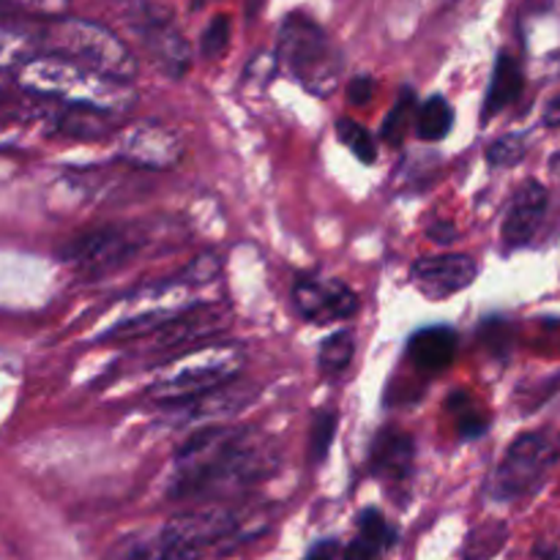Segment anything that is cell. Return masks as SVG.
I'll return each mask as SVG.
<instances>
[{
  "mask_svg": "<svg viewBox=\"0 0 560 560\" xmlns=\"http://www.w3.org/2000/svg\"><path fill=\"white\" fill-rule=\"evenodd\" d=\"M277 468L271 441L252 430L197 432L178 452L170 481L173 498H206L244 490Z\"/></svg>",
  "mask_w": 560,
  "mask_h": 560,
  "instance_id": "obj_1",
  "label": "cell"
},
{
  "mask_svg": "<svg viewBox=\"0 0 560 560\" xmlns=\"http://www.w3.org/2000/svg\"><path fill=\"white\" fill-rule=\"evenodd\" d=\"M238 528L228 509H200L170 520L153 534H137L120 541L109 560H197Z\"/></svg>",
  "mask_w": 560,
  "mask_h": 560,
  "instance_id": "obj_2",
  "label": "cell"
},
{
  "mask_svg": "<svg viewBox=\"0 0 560 560\" xmlns=\"http://www.w3.org/2000/svg\"><path fill=\"white\" fill-rule=\"evenodd\" d=\"M20 82L25 91L36 93V96L60 98L69 107L93 109V113L115 107L113 102H120L124 96V82L107 80V77L69 58H60V55L27 60L20 71Z\"/></svg>",
  "mask_w": 560,
  "mask_h": 560,
  "instance_id": "obj_3",
  "label": "cell"
},
{
  "mask_svg": "<svg viewBox=\"0 0 560 560\" xmlns=\"http://www.w3.org/2000/svg\"><path fill=\"white\" fill-rule=\"evenodd\" d=\"M279 60L315 96H331L342 80V58L326 31L306 14H290L277 36Z\"/></svg>",
  "mask_w": 560,
  "mask_h": 560,
  "instance_id": "obj_4",
  "label": "cell"
},
{
  "mask_svg": "<svg viewBox=\"0 0 560 560\" xmlns=\"http://www.w3.org/2000/svg\"><path fill=\"white\" fill-rule=\"evenodd\" d=\"M241 364H244V353L233 345H206L200 350H186L153 383L151 399L170 405V408L184 405L189 399L200 397V394L211 392V388L235 381Z\"/></svg>",
  "mask_w": 560,
  "mask_h": 560,
  "instance_id": "obj_5",
  "label": "cell"
},
{
  "mask_svg": "<svg viewBox=\"0 0 560 560\" xmlns=\"http://www.w3.org/2000/svg\"><path fill=\"white\" fill-rule=\"evenodd\" d=\"M49 38H52L55 55L74 60L107 80L126 85L137 74V63L131 60L124 42L96 22L60 20L52 25Z\"/></svg>",
  "mask_w": 560,
  "mask_h": 560,
  "instance_id": "obj_6",
  "label": "cell"
},
{
  "mask_svg": "<svg viewBox=\"0 0 560 560\" xmlns=\"http://www.w3.org/2000/svg\"><path fill=\"white\" fill-rule=\"evenodd\" d=\"M118 14L135 36L153 52L167 74H184L189 69V44L175 27L173 14L156 0H118Z\"/></svg>",
  "mask_w": 560,
  "mask_h": 560,
  "instance_id": "obj_7",
  "label": "cell"
},
{
  "mask_svg": "<svg viewBox=\"0 0 560 560\" xmlns=\"http://www.w3.org/2000/svg\"><path fill=\"white\" fill-rule=\"evenodd\" d=\"M556 463V446L541 432H528L509 446L506 457L492 476V495L498 501H517L539 490L547 470Z\"/></svg>",
  "mask_w": 560,
  "mask_h": 560,
  "instance_id": "obj_8",
  "label": "cell"
},
{
  "mask_svg": "<svg viewBox=\"0 0 560 560\" xmlns=\"http://www.w3.org/2000/svg\"><path fill=\"white\" fill-rule=\"evenodd\" d=\"M137 249H140V241L124 228H104L71 241L63 249V260L74 262L88 277H98V273H109L124 266Z\"/></svg>",
  "mask_w": 560,
  "mask_h": 560,
  "instance_id": "obj_9",
  "label": "cell"
},
{
  "mask_svg": "<svg viewBox=\"0 0 560 560\" xmlns=\"http://www.w3.org/2000/svg\"><path fill=\"white\" fill-rule=\"evenodd\" d=\"M479 277V262L470 255H432L419 257L410 266V279L416 290L432 301L452 299L463 293Z\"/></svg>",
  "mask_w": 560,
  "mask_h": 560,
  "instance_id": "obj_10",
  "label": "cell"
},
{
  "mask_svg": "<svg viewBox=\"0 0 560 560\" xmlns=\"http://www.w3.org/2000/svg\"><path fill=\"white\" fill-rule=\"evenodd\" d=\"M295 306L301 317L310 323L326 326V323L350 320L359 312V299L353 290L337 279H299L295 284Z\"/></svg>",
  "mask_w": 560,
  "mask_h": 560,
  "instance_id": "obj_11",
  "label": "cell"
},
{
  "mask_svg": "<svg viewBox=\"0 0 560 560\" xmlns=\"http://www.w3.org/2000/svg\"><path fill=\"white\" fill-rule=\"evenodd\" d=\"M230 315L228 310H219V306H195V310H186L184 315H170L167 320L159 326L156 348L170 350L178 348V345H197L206 342V339L217 337L219 331H224Z\"/></svg>",
  "mask_w": 560,
  "mask_h": 560,
  "instance_id": "obj_12",
  "label": "cell"
},
{
  "mask_svg": "<svg viewBox=\"0 0 560 560\" xmlns=\"http://www.w3.org/2000/svg\"><path fill=\"white\" fill-rule=\"evenodd\" d=\"M547 213V189L539 180H528V184L520 186V191L514 195L512 206H509L506 219H503V244L517 249L534 241L536 230H539L541 219Z\"/></svg>",
  "mask_w": 560,
  "mask_h": 560,
  "instance_id": "obj_13",
  "label": "cell"
},
{
  "mask_svg": "<svg viewBox=\"0 0 560 560\" xmlns=\"http://www.w3.org/2000/svg\"><path fill=\"white\" fill-rule=\"evenodd\" d=\"M416 457V443L408 432L397 430V427H386L377 432L372 441L370 454V468L372 474L381 476L386 481H405L413 470Z\"/></svg>",
  "mask_w": 560,
  "mask_h": 560,
  "instance_id": "obj_14",
  "label": "cell"
},
{
  "mask_svg": "<svg viewBox=\"0 0 560 560\" xmlns=\"http://www.w3.org/2000/svg\"><path fill=\"white\" fill-rule=\"evenodd\" d=\"M257 388L246 381H230L224 386L211 388V392L200 394V397L189 399L184 405H175L180 408V416L186 421H211L222 419V416H233L238 410H244L246 405H252Z\"/></svg>",
  "mask_w": 560,
  "mask_h": 560,
  "instance_id": "obj_15",
  "label": "cell"
},
{
  "mask_svg": "<svg viewBox=\"0 0 560 560\" xmlns=\"http://www.w3.org/2000/svg\"><path fill=\"white\" fill-rule=\"evenodd\" d=\"M408 355L413 366L424 375H441L457 359V334L448 326L421 328L410 337Z\"/></svg>",
  "mask_w": 560,
  "mask_h": 560,
  "instance_id": "obj_16",
  "label": "cell"
},
{
  "mask_svg": "<svg viewBox=\"0 0 560 560\" xmlns=\"http://www.w3.org/2000/svg\"><path fill=\"white\" fill-rule=\"evenodd\" d=\"M124 153L131 162L145 164V167H167L178 159L180 148L170 131L156 129V126H142L126 137Z\"/></svg>",
  "mask_w": 560,
  "mask_h": 560,
  "instance_id": "obj_17",
  "label": "cell"
},
{
  "mask_svg": "<svg viewBox=\"0 0 560 560\" xmlns=\"http://www.w3.org/2000/svg\"><path fill=\"white\" fill-rule=\"evenodd\" d=\"M361 534L345 550V560H383V550L394 545L397 534H394L392 525L383 520L381 512L370 509V512L361 514L359 523Z\"/></svg>",
  "mask_w": 560,
  "mask_h": 560,
  "instance_id": "obj_18",
  "label": "cell"
},
{
  "mask_svg": "<svg viewBox=\"0 0 560 560\" xmlns=\"http://www.w3.org/2000/svg\"><path fill=\"white\" fill-rule=\"evenodd\" d=\"M520 93H523V69H520V63L512 55L503 52L501 58H498L495 71H492L490 91H487L485 98V120L498 115L501 109H506Z\"/></svg>",
  "mask_w": 560,
  "mask_h": 560,
  "instance_id": "obj_19",
  "label": "cell"
},
{
  "mask_svg": "<svg viewBox=\"0 0 560 560\" xmlns=\"http://www.w3.org/2000/svg\"><path fill=\"white\" fill-rule=\"evenodd\" d=\"M452 126H454V109L443 96L427 98L424 107H421L419 115H416V131H419L421 140H432V142L443 140V137L452 131Z\"/></svg>",
  "mask_w": 560,
  "mask_h": 560,
  "instance_id": "obj_20",
  "label": "cell"
},
{
  "mask_svg": "<svg viewBox=\"0 0 560 560\" xmlns=\"http://www.w3.org/2000/svg\"><path fill=\"white\" fill-rule=\"evenodd\" d=\"M353 353H355L353 334L348 331L334 334V337H328L320 348V372L328 377L342 375V372L350 366V361H353Z\"/></svg>",
  "mask_w": 560,
  "mask_h": 560,
  "instance_id": "obj_21",
  "label": "cell"
},
{
  "mask_svg": "<svg viewBox=\"0 0 560 560\" xmlns=\"http://www.w3.org/2000/svg\"><path fill=\"white\" fill-rule=\"evenodd\" d=\"M448 410H452L454 419H457L459 435H463V438L485 435L487 416L481 413V410L476 408L474 402H470L468 394H454V397L448 399Z\"/></svg>",
  "mask_w": 560,
  "mask_h": 560,
  "instance_id": "obj_22",
  "label": "cell"
},
{
  "mask_svg": "<svg viewBox=\"0 0 560 560\" xmlns=\"http://www.w3.org/2000/svg\"><path fill=\"white\" fill-rule=\"evenodd\" d=\"M337 135H339V140H342L345 145L350 148V153H353V156L359 159V162L372 164L377 159L375 140H372L370 131H366L361 124H355V120H348V118L339 120V124H337Z\"/></svg>",
  "mask_w": 560,
  "mask_h": 560,
  "instance_id": "obj_23",
  "label": "cell"
},
{
  "mask_svg": "<svg viewBox=\"0 0 560 560\" xmlns=\"http://www.w3.org/2000/svg\"><path fill=\"white\" fill-rule=\"evenodd\" d=\"M410 115H413V93H405L402 98L397 102V107L386 115L383 120V140L388 145H399L405 140L410 129Z\"/></svg>",
  "mask_w": 560,
  "mask_h": 560,
  "instance_id": "obj_24",
  "label": "cell"
},
{
  "mask_svg": "<svg viewBox=\"0 0 560 560\" xmlns=\"http://www.w3.org/2000/svg\"><path fill=\"white\" fill-rule=\"evenodd\" d=\"M528 148H525V140L520 135H506L498 137L490 148H487V162L492 167H514L517 162H523Z\"/></svg>",
  "mask_w": 560,
  "mask_h": 560,
  "instance_id": "obj_25",
  "label": "cell"
},
{
  "mask_svg": "<svg viewBox=\"0 0 560 560\" xmlns=\"http://www.w3.org/2000/svg\"><path fill=\"white\" fill-rule=\"evenodd\" d=\"M334 432H337V416L323 410L315 416V424H312V438H310V457L312 463H320L326 459L328 448H331Z\"/></svg>",
  "mask_w": 560,
  "mask_h": 560,
  "instance_id": "obj_26",
  "label": "cell"
},
{
  "mask_svg": "<svg viewBox=\"0 0 560 560\" xmlns=\"http://www.w3.org/2000/svg\"><path fill=\"white\" fill-rule=\"evenodd\" d=\"M230 42V20L228 16H217V20H211V25L206 27V33H202V55L206 58H219V55L224 52V47H228Z\"/></svg>",
  "mask_w": 560,
  "mask_h": 560,
  "instance_id": "obj_27",
  "label": "cell"
},
{
  "mask_svg": "<svg viewBox=\"0 0 560 560\" xmlns=\"http://www.w3.org/2000/svg\"><path fill=\"white\" fill-rule=\"evenodd\" d=\"M11 9L33 16H60L69 5V0H3Z\"/></svg>",
  "mask_w": 560,
  "mask_h": 560,
  "instance_id": "obj_28",
  "label": "cell"
},
{
  "mask_svg": "<svg viewBox=\"0 0 560 560\" xmlns=\"http://www.w3.org/2000/svg\"><path fill=\"white\" fill-rule=\"evenodd\" d=\"M372 93H375V82H372L370 77H355L348 88V96L355 107H361V104H370Z\"/></svg>",
  "mask_w": 560,
  "mask_h": 560,
  "instance_id": "obj_29",
  "label": "cell"
},
{
  "mask_svg": "<svg viewBox=\"0 0 560 560\" xmlns=\"http://www.w3.org/2000/svg\"><path fill=\"white\" fill-rule=\"evenodd\" d=\"M334 556H337V541H320V545L312 547L306 560H334Z\"/></svg>",
  "mask_w": 560,
  "mask_h": 560,
  "instance_id": "obj_30",
  "label": "cell"
},
{
  "mask_svg": "<svg viewBox=\"0 0 560 560\" xmlns=\"http://www.w3.org/2000/svg\"><path fill=\"white\" fill-rule=\"evenodd\" d=\"M545 126H550V129H556V126H560V93L558 96H552L550 102H547L545 107Z\"/></svg>",
  "mask_w": 560,
  "mask_h": 560,
  "instance_id": "obj_31",
  "label": "cell"
},
{
  "mask_svg": "<svg viewBox=\"0 0 560 560\" xmlns=\"http://www.w3.org/2000/svg\"><path fill=\"white\" fill-rule=\"evenodd\" d=\"M430 238L441 241V244H448V241L457 238V230H454L452 224H435V228L430 230Z\"/></svg>",
  "mask_w": 560,
  "mask_h": 560,
  "instance_id": "obj_32",
  "label": "cell"
},
{
  "mask_svg": "<svg viewBox=\"0 0 560 560\" xmlns=\"http://www.w3.org/2000/svg\"><path fill=\"white\" fill-rule=\"evenodd\" d=\"M191 3H195V9H200V3H202V0H191Z\"/></svg>",
  "mask_w": 560,
  "mask_h": 560,
  "instance_id": "obj_33",
  "label": "cell"
}]
</instances>
